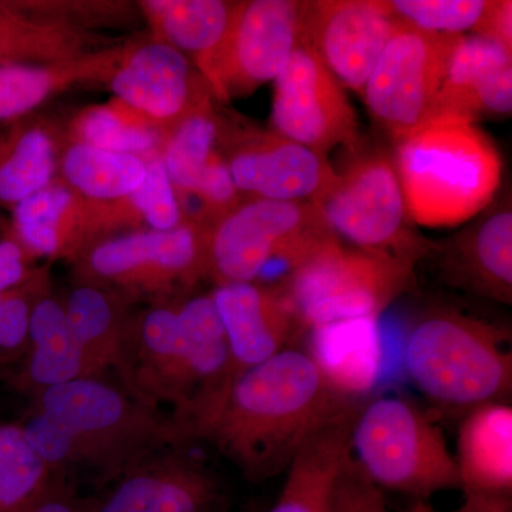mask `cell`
<instances>
[{
	"label": "cell",
	"instance_id": "cell-9",
	"mask_svg": "<svg viewBox=\"0 0 512 512\" xmlns=\"http://www.w3.org/2000/svg\"><path fill=\"white\" fill-rule=\"evenodd\" d=\"M414 264L345 247L335 238L303 262L285 282L306 329L379 319L406 291Z\"/></svg>",
	"mask_w": 512,
	"mask_h": 512
},
{
	"label": "cell",
	"instance_id": "cell-1",
	"mask_svg": "<svg viewBox=\"0 0 512 512\" xmlns=\"http://www.w3.org/2000/svg\"><path fill=\"white\" fill-rule=\"evenodd\" d=\"M117 377L130 396L198 440L232 384L227 333L211 293L131 312Z\"/></svg>",
	"mask_w": 512,
	"mask_h": 512
},
{
	"label": "cell",
	"instance_id": "cell-37",
	"mask_svg": "<svg viewBox=\"0 0 512 512\" xmlns=\"http://www.w3.org/2000/svg\"><path fill=\"white\" fill-rule=\"evenodd\" d=\"M328 512H387L382 490L365 476L352 454L340 468Z\"/></svg>",
	"mask_w": 512,
	"mask_h": 512
},
{
	"label": "cell",
	"instance_id": "cell-17",
	"mask_svg": "<svg viewBox=\"0 0 512 512\" xmlns=\"http://www.w3.org/2000/svg\"><path fill=\"white\" fill-rule=\"evenodd\" d=\"M211 295L227 333L232 383L252 367L293 348L295 338L306 329L285 282L217 285Z\"/></svg>",
	"mask_w": 512,
	"mask_h": 512
},
{
	"label": "cell",
	"instance_id": "cell-36",
	"mask_svg": "<svg viewBox=\"0 0 512 512\" xmlns=\"http://www.w3.org/2000/svg\"><path fill=\"white\" fill-rule=\"evenodd\" d=\"M131 9L133 6L124 2H35L10 12L37 22L93 32L92 28L127 22L133 15Z\"/></svg>",
	"mask_w": 512,
	"mask_h": 512
},
{
	"label": "cell",
	"instance_id": "cell-6",
	"mask_svg": "<svg viewBox=\"0 0 512 512\" xmlns=\"http://www.w3.org/2000/svg\"><path fill=\"white\" fill-rule=\"evenodd\" d=\"M350 454L380 490L427 503L434 494L461 488L443 430L404 397L383 396L360 407Z\"/></svg>",
	"mask_w": 512,
	"mask_h": 512
},
{
	"label": "cell",
	"instance_id": "cell-20",
	"mask_svg": "<svg viewBox=\"0 0 512 512\" xmlns=\"http://www.w3.org/2000/svg\"><path fill=\"white\" fill-rule=\"evenodd\" d=\"M15 229L28 254L72 262L107 238L103 204L87 201L60 177L16 205Z\"/></svg>",
	"mask_w": 512,
	"mask_h": 512
},
{
	"label": "cell",
	"instance_id": "cell-39",
	"mask_svg": "<svg viewBox=\"0 0 512 512\" xmlns=\"http://www.w3.org/2000/svg\"><path fill=\"white\" fill-rule=\"evenodd\" d=\"M476 35L487 37L512 52V2L510 0H491L483 22Z\"/></svg>",
	"mask_w": 512,
	"mask_h": 512
},
{
	"label": "cell",
	"instance_id": "cell-24",
	"mask_svg": "<svg viewBox=\"0 0 512 512\" xmlns=\"http://www.w3.org/2000/svg\"><path fill=\"white\" fill-rule=\"evenodd\" d=\"M448 282L501 303L512 301V212H494L444 255Z\"/></svg>",
	"mask_w": 512,
	"mask_h": 512
},
{
	"label": "cell",
	"instance_id": "cell-22",
	"mask_svg": "<svg viewBox=\"0 0 512 512\" xmlns=\"http://www.w3.org/2000/svg\"><path fill=\"white\" fill-rule=\"evenodd\" d=\"M363 404L349 403L326 420L303 443L292 463L278 501L269 512H328L333 487L350 454V436Z\"/></svg>",
	"mask_w": 512,
	"mask_h": 512
},
{
	"label": "cell",
	"instance_id": "cell-32",
	"mask_svg": "<svg viewBox=\"0 0 512 512\" xmlns=\"http://www.w3.org/2000/svg\"><path fill=\"white\" fill-rule=\"evenodd\" d=\"M143 184L124 200L106 204L111 237L140 229L170 231L184 222L173 184L165 173L161 156L146 158Z\"/></svg>",
	"mask_w": 512,
	"mask_h": 512
},
{
	"label": "cell",
	"instance_id": "cell-19",
	"mask_svg": "<svg viewBox=\"0 0 512 512\" xmlns=\"http://www.w3.org/2000/svg\"><path fill=\"white\" fill-rule=\"evenodd\" d=\"M511 111L512 52L487 37L458 36L430 120L474 123L481 114L507 116Z\"/></svg>",
	"mask_w": 512,
	"mask_h": 512
},
{
	"label": "cell",
	"instance_id": "cell-29",
	"mask_svg": "<svg viewBox=\"0 0 512 512\" xmlns=\"http://www.w3.org/2000/svg\"><path fill=\"white\" fill-rule=\"evenodd\" d=\"M59 173L57 177L87 201L111 204L143 184L147 164L146 158L69 141L60 154Z\"/></svg>",
	"mask_w": 512,
	"mask_h": 512
},
{
	"label": "cell",
	"instance_id": "cell-27",
	"mask_svg": "<svg viewBox=\"0 0 512 512\" xmlns=\"http://www.w3.org/2000/svg\"><path fill=\"white\" fill-rule=\"evenodd\" d=\"M26 377L36 393L84 379L82 350L77 345L63 299L47 292L30 313Z\"/></svg>",
	"mask_w": 512,
	"mask_h": 512
},
{
	"label": "cell",
	"instance_id": "cell-7",
	"mask_svg": "<svg viewBox=\"0 0 512 512\" xmlns=\"http://www.w3.org/2000/svg\"><path fill=\"white\" fill-rule=\"evenodd\" d=\"M338 238L312 202L249 198L212 225L208 276L218 285L261 281L271 268L282 282Z\"/></svg>",
	"mask_w": 512,
	"mask_h": 512
},
{
	"label": "cell",
	"instance_id": "cell-12",
	"mask_svg": "<svg viewBox=\"0 0 512 512\" xmlns=\"http://www.w3.org/2000/svg\"><path fill=\"white\" fill-rule=\"evenodd\" d=\"M274 82L275 133L322 156L342 144L356 146L359 126L345 87L305 40Z\"/></svg>",
	"mask_w": 512,
	"mask_h": 512
},
{
	"label": "cell",
	"instance_id": "cell-30",
	"mask_svg": "<svg viewBox=\"0 0 512 512\" xmlns=\"http://www.w3.org/2000/svg\"><path fill=\"white\" fill-rule=\"evenodd\" d=\"M60 136L49 124H28L0 147V202L18 205L59 173Z\"/></svg>",
	"mask_w": 512,
	"mask_h": 512
},
{
	"label": "cell",
	"instance_id": "cell-16",
	"mask_svg": "<svg viewBox=\"0 0 512 512\" xmlns=\"http://www.w3.org/2000/svg\"><path fill=\"white\" fill-rule=\"evenodd\" d=\"M225 161L241 194L315 202L336 177L325 156L275 131H245L225 143Z\"/></svg>",
	"mask_w": 512,
	"mask_h": 512
},
{
	"label": "cell",
	"instance_id": "cell-25",
	"mask_svg": "<svg viewBox=\"0 0 512 512\" xmlns=\"http://www.w3.org/2000/svg\"><path fill=\"white\" fill-rule=\"evenodd\" d=\"M128 45L119 43L66 63L0 66V121L18 119L77 84L107 83Z\"/></svg>",
	"mask_w": 512,
	"mask_h": 512
},
{
	"label": "cell",
	"instance_id": "cell-28",
	"mask_svg": "<svg viewBox=\"0 0 512 512\" xmlns=\"http://www.w3.org/2000/svg\"><path fill=\"white\" fill-rule=\"evenodd\" d=\"M119 43L94 32L50 25L0 10V66L72 62Z\"/></svg>",
	"mask_w": 512,
	"mask_h": 512
},
{
	"label": "cell",
	"instance_id": "cell-38",
	"mask_svg": "<svg viewBox=\"0 0 512 512\" xmlns=\"http://www.w3.org/2000/svg\"><path fill=\"white\" fill-rule=\"evenodd\" d=\"M25 248L19 241L2 239L0 241V292L18 288L28 282L33 275L26 265Z\"/></svg>",
	"mask_w": 512,
	"mask_h": 512
},
{
	"label": "cell",
	"instance_id": "cell-41",
	"mask_svg": "<svg viewBox=\"0 0 512 512\" xmlns=\"http://www.w3.org/2000/svg\"><path fill=\"white\" fill-rule=\"evenodd\" d=\"M454 512H512V494L464 493Z\"/></svg>",
	"mask_w": 512,
	"mask_h": 512
},
{
	"label": "cell",
	"instance_id": "cell-42",
	"mask_svg": "<svg viewBox=\"0 0 512 512\" xmlns=\"http://www.w3.org/2000/svg\"><path fill=\"white\" fill-rule=\"evenodd\" d=\"M431 510H433V507L426 501H414L407 512H431Z\"/></svg>",
	"mask_w": 512,
	"mask_h": 512
},
{
	"label": "cell",
	"instance_id": "cell-10",
	"mask_svg": "<svg viewBox=\"0 0 512 512\" xmlns=\"http://www.w3.org/2000/svg\"><path fill=\"white\" fill-rule=\"evenodd\" d=\"M333 234L363 251L416 264L429 244L407 228V208L396 167L389 157L357 158L336 173L328 190L313 202Z\"/></svg>",
	"mask_w": 512,
	"mask_h": 512
},
{
	"label": "cell",
	"instance_id": "cell-13",
	"mask_svg": "<svg viewBox=\"0 0 512 512\" xmlns=\"http://www.w3.org/2000/svg\"><path fill=\"white\" fill-rule=\"evenodd\" d=\"M303 8L305 2L293 0L239 2L215 72L212 94L228 100L275 80L293 50L303 42Z\"/></svg>",
	"mask_w": 512,
	"mask_h": 512
},
{
	"label": "cell",
	"instance_id": "cell-14",
	"mask_svg": "<svg viewBox=\"0 0 512 512\" xmlns=\"http://www.w3.org/2000/svg\"><path fill=\"white\" fill-rule=\"evenodd\" d=\"M107 84L116 100L167 133L211 103L210 86L194 64L154 39L130 42Z\"/></svg>",
	"mask_w": 512,
	"mask_h": 512
},
{
	"label": "cell",
	"instance_id": "cell-21",
	"mask_svg": "<svg viewBox=\"0 0 512 512\" xmlns=\"http://www.w3.org/2000/svg\"><path fill=\"white\" fill-rule=\"evenodd\" d=\"M239 2L224 0H144L138 3L153 39L183 53L212 92L215 72Z\"/></svg>",
	"mask_w": 512,
	"mask_h": 512
},
{
	"label": "cell",
	"instance_id": "cell-11",
	"mask_svg": "<svg viewBox=\"0 0 512 512\" xmlns=\"http://www.w3.org/2000/svg\"><path fill=\"white\" fill-rule=\"evenodd\" d=\"M457 37L431 35L403 23L390 37L363 99L373 119L394 140L430 120Z\"/></svg>",
	"mask_w": 512,
	"mask_h": 512
},
{
	"label": "cell",
	"instance_id": "cell-31",
	"mask_svg": "<svg viewBox=\"0 0 512 512\" xmlns=\"http://www.w3.org/2000/svg\"><path fill=\"white\" fill-rule=\"evenodd\" d=\"M168 134L119 100L87 107L74 116L69 127L72 143L141 158L161 156Z\"/></svg>",
	"mask_w": 512,
	"mask_h": 512
},
{
	"label": "cell",
	"instance_id": "cell-8",
	"mask_svg": "<svg viewBox=\"0 0 512 512\" xmlns=\"http://www.w3.org/2000/svg\"><path fill=\"white\" fill-rule=\"evenodd\" d=\"M210 229L184 221L170 231L140 229L104 239L73 262L76 284L117 293L131 305L180 301L208 276Z\"/></svg>",
	"mask_w": 512,
	"mask_h": 512
},
{
	"label": "cell",
	"instance_id": "cell-33",
	"mask_svg": "<svg viewBox=\"0 0 512 512\" xmlns=\"http://www.w3.org/2000/svg\"><path fill=\"white\" fill-rule=\"evenodd\" d=\"M218 137L220 127L211 103L185 117L168 134L161 160L177 197L195 191L217 151Z\"/></svg>",
	"mask_w": 512,
	"mask_h": 512
},
{
	"label": "cell",
	"instance_id": "cell-5",
	"mask_svg": "<svg viewBox=\"0 0 512 512\" xmlns=\"http://www.w3.org/2000/svg\"><path fill=\"white\" fill-rule=\"evenodd\" d=\"M510 333L456 311L427 313L407 333V375L430 402L466 414L507 403L512 392Z\"/></svg>",
	"mask_w": 512,
	"mask_h": 512
},
{
	"label": "cell",
	"instance_id": "cell-23",
	"mask_svg": "<svg viewBox=\"0 0 512 512\" xmlns=\"http://www.w3.org/2000/svg\"><path fill=\"white\" fill-rule=\"evenodd\" d=\"M456 458L463 493L512 494V407L487 403L464 414Z\"/></svg>",
	"mask_w": 512,
	"mask_h": 512
},
{
	"label": "cell",
	"instance_id": "cell-34",
	"mask_svg": "<svg viewBox=\"0 0 512 512\" xmlns=\"http://www.w3.org/2000/svg\"><path fill=\"white\" fill-rule=\"evenodd\" d=\"M22 427L0 426V512H26L56 481Z\"/></svg>",
	"mask_w": 512,
	"mask_h": 512
},
{
	"label": "cell",
	"instance_id": "cell-4",
	"mask_svg": "<svg viewBox=\"0 0 512 512\" xmlns=\"http://www.w3.org/2000/svg\"><path fill=\"white\" fill-rule=\"evenodd\" d=\"M394 167L407 214L430 228L456 227L476 217L501 181L493 141L464 120H430L396 138Z\"/></svg>",
	"mask_w": 512,
	"mask_h": 512
},
{
	"label": "cell",
	"instance_id": "cell-2",
	"mask_svg": "<svg viewBox=\"0 0 512 512\" xmlns=\"http://www.w3.org/2000/svg\"><path fill=\"white\" fill-rule=\"evenodd\" d=\"M355 400L311 353L284 349L232 383L198 440L211 443L249 481L262 483L288 470L303 443Z\"/></svg>",
	"mask_w": 512,
	"mask_h": 512
},
{
	"label": "cell",
	"instance_id": "cell-26",
	"mask_svg": "<svg viewBox=\"0 0 512 512\" xmlns=\"http://www.w3.org/2000/svg\"><path fill=\"white\" fill-rule=\"evenodd\" d=\"M63 305L82 350L84 379H106L110 370L117 375L131 303L106 289L76 284Z\"/></svg>",
	"mask_w": 512,
	"mask_h": 512
},
{
	"label": "cell",
	"instance_id": "cell-44",
	"mask_svg": "<svg viewBox=\"0 0 512 512\" xmlns=\"http://www.w3.org/2000/svg\"><path fill=\"white\" fill-rule=\"evenodd\" d=\"M431 512H440V511H436V510H434V508H433V510H431ZM451 512H454V511H451Z\"/></svg>",
	"mask_w": 512,
	"mask_h": 512
},
{
	"label": "cell",
	"instance_id": "cell-15",
	"mask_svg": "<svg viewBox=\"0 0 512 512\" xmlns=\"http://www.w3.org/2000/svg\"><path fill=\"white\" fill-rule=\"evenodd\" d=\"M399 26L380 0H319L303 8V40L343 87L360 94Z\"/></svg>",
	"mask_w": 512,
	"mask_h": 512
},
{
	"label": "cell",
	"instance_id": "cell-43",
	"mask_svg": "<svg viewBox=\"0 0 512 512\" xmlns=\"http://www.w3.org/2000/svg\"><path fill=\"white\" fill-rule=\"evenodd\" d=\"M9 291H10V289H9ZM9 291L0 292V302H2L3 299H5L6 293H8Z\"/></svg>",
	"mask_w": 512,
	"mask_h": 512
},
{
	"label": "cell",
	"instance_id": "cell-18",
	"mask_svg": "<svg viewBox=\"0 0 512 512\" xmlns=\"http://www.w3.org/2000/svg\"><path fill=\"white\" fill-rule=\"evenodd\" d=\"M92 512H211L220 500L214 477L180 448L165 451L113 481Z\"/></svg>",
	"mask_w": 512,
	"mask_h": 512
},
{
	"label": "cell",
	"instance_id": "cell-35",
	"mask_svg": "<svg viewBox=\"0 0 512 512\" xmlns=\"http://www.w3.org/2000/svg\"><path fill=\"white\" fill-rule=\"evenodd\" d=\"M393 15L403 25L431 35L460 36L476 30L490 0H390Z\"/></svg>",
	"mask_w": 512,
	"mask_h": 512
},
{
	"label": "cell",
	"instance_id": "cell-3",
	"mask_svg": "<svg viewBox=\"0 0 512 512\" xmlns=\"http://www.w3.org/2000/svg\"><path fill=\"white\" fill-rule=\"evenodd\" d=\"M36 394L22 430L56 477L104 487L190 441L173 420L106 379H77Z\"/></svg>",
	"mask_w": 512,
	"mask_h": 512
},
{
	"label": "cell",
	"instance_id": "cell-40",
	"mask_svg": "<svg viewBox=\"0 0 512 512\" xmlns=\"http://www.w3.org/2000/svg\"><path fill=\"white\" fill-rule=\"evenodd\" d=\"M26 512H92V500H80L60 484V477Z\"/></svg>",
	"mask_w": 512,
	"mask_h": 512
}]
</instances>
